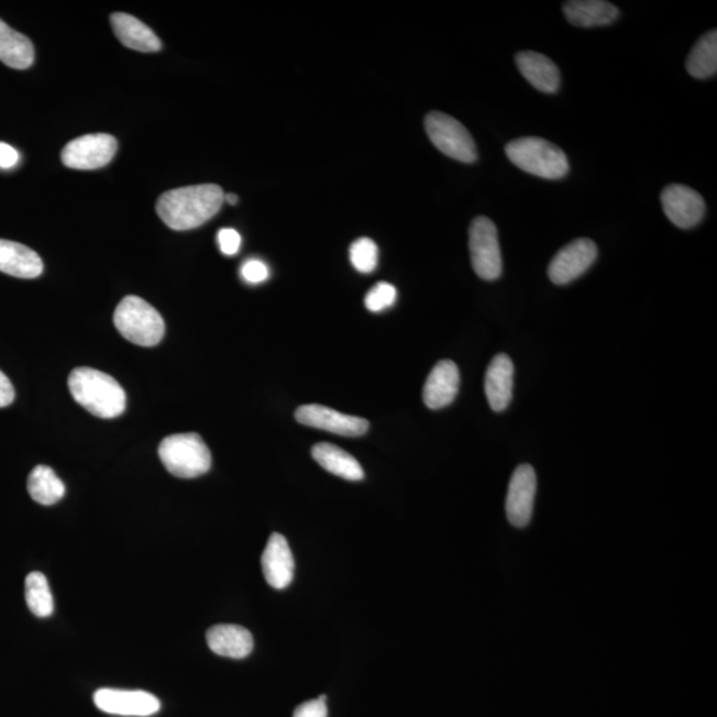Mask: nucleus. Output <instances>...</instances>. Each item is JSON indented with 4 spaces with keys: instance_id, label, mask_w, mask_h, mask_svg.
Instances as JSON below:
<instances>
[{
    "instance_id": "obj_12",
    "label": "nucleus",
    "mask_w": 717,
    "mask_h": 717,
    "mask_svg": "<svg viewBox=\"0 0 717 717\" xmlns=\"http://www.w3.org/2000/svg\"><path fill=\"white\" fill-rule=\"evenodd\" d=\"M296 419L306 427L322 429L345 438H357L366 434L369 422L356 416L344 415L335 409L309 405L297 409Z\"/></svg>"
},
{
    "instance_id": "obj_21",
    "label": "nucleus",
    "mask_w": 717,
    "mask_h": 717,
    "mask_svg": "<svg viewBox=\"0 0 717 717\" xmlns=\"http://www.w3.org/2000/svg\"><path fill=\"white\" fill-rule=\"evenodd\" d=\"M563 14L575 27L592 29L613 24L620 12L605 0H572L563 4Z\"/></svg>"
},
{
    "instance_id": "obj_15",
    "label": "nucleus",
    "mask_w": 717,
    "mask_h": 717,
    "mask_svg": "<svg viewBox=\"0 0 717 717\" xmlns=\"http://www.w3.org/2000/svg\"><path fill=\"white\" fill-rule=\"evenodd\" d=\"M460 387V371L452 361H441L433 367L422 390V400L429 409L452 405Z\"/></svg>"
},
{
    "instance_id": "obj_27",
    "label": "nucleus",
    "mask_w": 717,
    "mask_h": 717,
    "mask_svg": "<svg viewBox=\"0 0 717 717\" xmlns=\"http://www.w3.org/2000/svg\"><path fill=\"white\" fill-rule=\"evenodd\" d=\"M350 260L358 273H373L379 264V249L371 239H358L350 247Z\"/></svg>"
},
{
    "instance_id": "obj_14",
    "label": "nucleus",
    "mask_w": 717,
    "mask_h": 717,
    "mask_svg": "<svg viewBox=\"0 0 717 717\" xmlns=\"http://www.w3.org/2000/svg\"><path fill=\"white\" fill-rule=\"evenodd\" d=\"M262 570H264L267 584L277 588V591H284V588L290 586L296 562H294L293 552L286 537L273 533L268 538L265 552L262 554Z\"/></svg>"
},
{
    "instance_id": "obj_16",
    "label": "nucleus",
    "mask_w": 717,
    "mask_h": 717,
    "mask_svg": "<svg viewBox=\"0 0 717 717\" xmlns=\"http://www.w3.org/2000/svg\"><path fill=\"white\" fill-rule=\"evenodd\" d=\"M515 364L508 355L493 357L485 374V395L495 412H503L514 398Z\"/></svg>"
},
{
    "instance_id": "obj_1",
    "label": "nucleus",
    "mask_w": 717,
    "mask_h": 717,
    "mask_svg": "<svg viewBox=\"0 0 717 717\" xmlns=\"http://www.w3.org/2000/svg\"><path fill=\"white\" fill-rule=\"evenodd\" d=\"M225 202L220 185H191L165 191L159 196L156 210L166 227L178 232L200 228L219 213Z\"/></svg>"
},
{
    "instance_id": "obj_25",
    "label": "nucleus",
    "mask_w": 717,
    "mask_h": 717,
    "mask_svg": "<svg viewBox=\"0 0 717 717\" xmlns=\"http://www.w3.org/2000/svg\"><path fill=\"white\" fill-rule=\"evenodd\" d=\"M688 74L696 79H707L717 73V31L704 34L687 57Z\"/></svg>"
},
{
    "instance_id": "obj_13",
    "label": "nucleus",
    "mask_w": 717,
    "mask_h": 717,
    "mask_svg": "<svg viewBox=\"0 0 717 717\" xmlns=\"http://www.w3.org/2000/svg\"><path fill=\"white\" fill-rule=\"evenodd\" d=\"M536 493L537 475L533 466H518L511 476L507 496V516L514 527H528L533 516Z\"/></svg>"
},
{
    "instance_id": "obj_33",
    "label": "nucleus",
    "mask_w": 717,
    "mask_h": 717,
    "mask_svg": "<svg viewBox=\"0 0 717 717\" xmlns=\"http://www.w3.org/2000/svg\"><path fill=\"white\" fill-rule=\"evenodd\" d=\"M19 163V153L11 145L0 143V168L11 169Z\"/></svg>"
},
{
    "instance_id": "obj_3",
    "label": "nucleus",
    "mask_w": 717,
    "mask_h": 717,
    "mask_svg": "<svg viewBox=\"0 0 717 717\" xmlns=\"http://www.w3.org/2000/svg\"><path fill=\"white\" fill-rule=\"evenodd\" d=\"M505 153L517 168L537 177L561 179L570 170L565 152L545 139L522 137L510 141Z\"/></svg>"
},
{
    "instance_id": "obj_23",
    "label": "nucleus",
    "mask_w": 717,
    "mask_h": 717,
    "mask_svg": "<svg viewBox=\"0 0 717 717\" xmlns=\"http://www.w3.org/2000/svg\"><path fill=\"white\" fill-rule=\"evenodd\" d=\"M34 60V44L0 19V62L14 69H27Z\"/></svg>"
},
{
    "instance_id": "obj_29",
    "label": "nucleus",
    "mask_w": 717,
    "mask_h": 717,
    "mask_svg": "<svg viewBox=\"0 0 717 717\" xmlns=\"http://www.w3.org/2000/svg\"><path fill=\"white\" fill-rule=\"evenodd\" d=\"M271 271H268L265 262L260 260H249L241 267V277L247 284L258 285L267 280Z\"/></svg>"
},
{
    "instance_id": "obj_11",
    "label": "nucleus",
    "mask_w": 717,
    "mask_h": 717,
    "mask_svg": "<svg viewBox=\"0 0 717 717\" xmlns=\"http://www.w3.org/2000/svg\"><path fill=\"white\" fill-rule=\"evenodd\" d=\"M661 200L668 219L681 229L699 225L706 214L703 197L686 185H669L663 189Z\"/></svg>"
},
{
    "instance_id": "obj_20",
    "label": "nucleus",
    "mask_w": 717,
    "mask_h": 717,
    "mask_svg": "<svg viewBox=\"0 0 717 717\" xmlns=\"http://www.w3.org/2000/svg\"><path fill=\"white\" fill-rule=\"evenodd\" d=\"M111 24L118 40L128 48L140 53H157L163 47L155 32L137 18L117 12L111 15Z\"/></svg>"
},
{
    "instance_id": "obj_7",
    "label": "nucleus",
    "mask_w": 717,
    "mask_h": 717,
    "mask_svg": "<svg viewBox=\"0 0 717 717\" xmlns=\"http://www.w3.org/2000/svg\"><path fill=\"white\" fill-rule=\"evenodd\" d=\"M470 250L473 271L484 280H496L503 274L501 249L495 222L479 216L470 228Z\"/></svg>"
},
{
    "instance_id": "obj_22",
    "label": "nucleus",
    "mask_w": 717,
    "mask_h": 717,
    "mask_svg": "<svg viewBox=\"0 0 717 717\" xmlns=\"http://www.w3.org/2000/svg\"><path fill=\"white\" fill-rule=\"evenodd\" d=\"M312 457L323 470L349 482H361L364 471L352 454L330 443H319L312 448Z\"/></svg>"
},
{
    "instance_id": "obj_4",
    "label": "nucleus",
    "mask_w": 717,
    "mask_h": 717,
    "mask_svg": "<svg viewBox=\"0 0 717 717\" xmlns=\"http://www.w3.org/2000/svg\"><path fill=\"white\" fill-rule=\"evenodd\" d=\"M113 320L120 334L141 348H153L163 341L164 319L143 298L125 297L114 311Z\"/></svg>"
},
{
    "instance_id": "obj_32",
    "label": "nucleus",
    "mask_w": 717,
    "mask_h": 717,
    "mask_svg": "<svg viewBox=\"0 0 717 717\" xmlns=\"http://www.w3.org/2000/svg\"><path fill=\"white\" fill-rule=\"evenodd\" d=\"M15 399V389L9 377L0 371V408L9 407Z\"/></svg>"
},
{
    "instance_id": "obj_26",
    "label": "nucleus",
    "mask_w": 717,
    "mask_h": 717,
    "mask_svg": "<svg viewBox=\"0 0 717 717\" xmlns=\"http://www.w3.org/2000/svg\"><path fill=\"white\" fill-rule=\"evenodd\" d=\"M25 602L34 616L47 618L53 616L55 602L46 575L34 572L25 578Z\"/></svg>"
},
{
    "instance_id": "obj_9",
    "label": "nucleus",
    "mask_w": 717,
    "mask_h": 717,
    "mask_svg": "<svg viewBox=\"0 0 717 717\" xmlns=\"http://www.w3.org/2000/svg\"><path fill=\"white\" fill-rule=\"evenodd\" d=\"M598 257V247L592 240L578 239L562 247L550 262L548 274L553 284H572L591 268Z\"/></svg>"
},
{
    "instance_id": "obj_30",
    "label": "nucleus",
    "mask_w": 717,
    "mask_h": 717,
    "mask_svg": "<svg viewBox=\"0 0 717 717\" xmlns=\"http://www.w3.org/2000/svg\"><path fill=\"white\" fill-rule=\"evenodd\" d=\"M326 699L328 696H320L318 699H312L300 704L299 707L294 710L293 717H328L329 710L326 706Z\"/></svg>"
},
{
    "instance_id": "obj_28",
    "label": "nucleus",
    "mask_w": 717,
    "mask_h": 717,
    "mask_svg": "<svg viewBox=\"0 0 717 717\" xmlns=\"http://www.w3.org/2000/svg\"><path fill=\"white\" fill-rule=\"evenodd\" d=\"M396 298H398L396 287L387 284V282H380L368 291L364 304H366L369 311L382 312L394 306Z\"/></svg>"
},
{
    "instance_id": "obj_10",
    "label": "nucleus",
    "mask_w": 717,
    "mask_h": 717,
    "mask_svg": "<svg viewBox=\"0 0 717 717\" xmlns=\"http://www.w3.org/2000/svg\"><path fill=\"white\" fill-rule=\"evenodd\" d=\"M93 702L102 713L119 716L148 717L162 708L157 697L145 691L100 688L96 691Z\"/></svg>"
},
{
    "instance_id": "obj_31",
    "label": "nucleus",
    "mask_w": 717,
    "mask_h": 717,
    "mask_svg": "<svg viewBox=\"0 0 717 717\" xmlns=\"http://www.w3.org/2000/svg\"><path fill=\"white\" fill-rule=\"evenodd\" d=\"M217 242H219L220 250L223 254L234 255L239 253L242 239L236 230L225 228L220 230L219 235H217Z\"/></svg>"
},
{
    "instance_id": "obj_34",
    "label": "nucleus",
    "mask_w": 717,
    "mask_h": 717,
    "mask_svg": "<svg viewBox=\"0 0 717 717\" xmlns=\"http://www.w3.org/2000/svg\"><path fill=\"white\" fill-rule=\"evenodd\" d=\"M225 201L230 205H236L240 201V197L233 194L225 195Z\"/></svg>"
},
{
    "instance_id": "obj_19",
    "label": "nucleus",
    "mask_w": 717,
    "mask_h": 717,
    "mask_svg": "<svg viewBox=\"0 0 717 717\" xmlns=\"http://www.w3.org/2000/svg\"><path fill=\"white\" fill-rule=\"evenodd\" d=\"M43 261L34 250L22 243L0 240V272L23 279H34L43 273Z\"/></svg>"
},
{
    "instance_id": "obj_6",
    "label": "nucleus",
    "mask_w": 717,
    "mask_h": 717,
    "mask_svg": "<svg viewBox=\"0 0 717 717\" xmlns=\"http://www.w3.org/2000/svg\"><path fill=\"white\" fill-rule=\"evenodd\" d=\"M429 140L445 156L460 163L472 164L477 159L475 140L456 119L443 112H429L424 121Z\"/></svg>"
},
{
    "instance_id": "obj_17",
    "label": "nucleus",
    "mask_w": 717,
    "mask_h": 717,
    "mask_svg": "<svg viewBox=\"0 0 717 717\" xmlns=\"http://www.w3.org/2000/svg\"><path fill=\"white\" fill-rule=\"evenodd\" d=\"M518 70L538 91L555 93L561 87V73L548 56L534 51H522L516 55Z\"/></svg>"
},
{
    "instance_id": "obj_8",
    "label": "nucleus",
    "mask_w": 717,
    "mask_h": 717,
    "mask_svg": "<svg viewBox=\"0 0 717 717\" xmlns=\"http://www.w3.org/2000/svg\"><path fill=\"white\" fill-rule=\"evenodd\" d=\"M117 152L118 140L111 134H86L64 146L62 162L70 169L93 170L110 164Z\"/></svg>"
},
{
    "instance_id": "obj_2",
    "label": "nucleus",
    "mask_w": 717,
    "mask_h": 717,
    "mask_svg": "<svg viewBox=\"0 0 717 717\" xmlns=\"http://www.w3.org/2000/svg\"><path fill=\"white\" fill-rule=\"evenodd\" d=\"M70 395L89 413L100 419L119 418L125 411L126 395L112 376L101 371L79 367L68 377Z\"/></svg>"
},
{
    "instance_id": "obj_5",
    "label": "nucleus",
    "mask_w": 717,
    "mask_h": 717,
    "mask_svg": "<svg viewBox=\"0 0 717 717\" xmlns=\"http://www.w3.org/2000/svg\"><path fill=\"white\" fill-rule=\"evenodd\" d=\"M158 456L170 475L179 478L200 477L211 466L209 448L197 433H178L164 439Z\"/></svg>"
},
{
    "instance_id": "obj_24",
    "label": "nucleus",
    "mask_w": 717,
    "mask_h": 717,
    "mask_svg": "<svg viewBox=\"0 0 717 717\" xmlns=\"http://www.w3.org/2000/svg\"><path fill=\"white\" fill-rule=\"evenodd\" d=\"M27 489L35 503L51 507L66 495V485L57 477L54 470L46 465H37L30 473Z\"/></svg>"
},
{
    "instance_id": "obj_18",
    "label": "nucleus",
    "mask_w": 717,
    "mask_h": 717,
    "mask_svg": "<svg viewBox=\"0 0 717 717\" xmlns=\"http://www.w3.org/2000/svg\"><path fill=\"white\" fill-rule=\"evenodd\" d=\"M207 642L214 654L232 659L246 658L254 649L252 632L239 625L211 627L207 632Z\"/></svg>"
}]
</instances>
